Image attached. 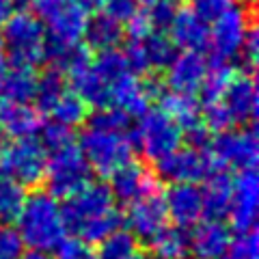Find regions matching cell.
Returning a JSON list of instances; mask_svg holds the SVG:
<instances>
[{
    "instance_id": "6da1fadb",
    "label": "cell",
    "mask_w": 259,
    "mask_h": 259,
    "mask_svg": "<svg viewBox=\"0 0 259 259\" xmlns=\"http://www.w3.org/2000/svg\"><path fill=\"white\" fill-rule=\"evenodd\" d=\"M61 212L67 231L89 246L100 244L123 227V214L117 209V201L104 182H89L84 188L65 199Z\"/></svg>"
},
{
    "instance_id": "7a4b0ae2",
    "label": "cell",
    "mask_w": 259,
    "mask_h": 259,
    "mask_svg": "<svg viewBox=\"0 0 259 259\" xmlns=\"http://www.w3.org/2000/svg\"><path fill=\"white\" fill-rule=\"evenodd\" d=\"M15 229L30 250L50 253L67 238L59 199L46 190H37L24 197V203L15 216Z\"/></svg>"
},
{
    "instance_id": "3957f363",
    "label": "cell",
    "mask_w": 259,
    "mask_h": 259,
    "mask_svg": "<svg viewBox=\"0 0 259 259\" xmlns=\"http://www.w3.org/2000/svg\"><path fill=\"white\" fill-rule=\"evenodd\" d=\"M5 54L11 65H35L44 63L46 48V24L30 11H13L0 30Z\"/></svg>"
},
{
    "instance_id": "277c9868",
    "label": "cell",
    "mask_w": 259,
    "mask_h": 259,
    "mask_svg": "<svg viewBox=\"0 0 259 259\" xmlns=\"http://www.w3.org/2000/svg\"><path fill=\"white\" fill-rule=\"evenodd\" d=\"M130 141L134 151H139L145 160L158 162L166 153L182 147L184 134L175 119H171L164 110L149 108L139 117V123L130 127Z\"/></svg>"
},
{
    "instance_id": "5b68a950",
    "label": "cell",
    "mask_w": 259,
    "mask_h": 259,
    "mask_svg": "<svg viewBox=\"0 0 259 259\" xmlns=\"http://www.w3.org/2000/svg\"><path fill=\"white\" fill-rule=\"evenodd\" d=\"M76 145L82 151L91 171L102 177H110L136 153L130 141V132H104V130L87 127Z\"/></svg>"
},
{
    "instance_id": "8992f818",
    "label": "cell",
    "mask_w": 259,
    "mask_h": 259,
    "mask_svg": "<svg viewBox=\"0 0 259 259\" xmlns=\"http://www.w3.org/2000/svg\"><path fill=\"white\" fill-rule=\"evenodd\" d=\"M89 182H93V171L76 143L54 153H48L44 184L46 192H50L52 197L67 199L80 188H84Z\"/></svg>"
},
{
    "instance_id": "52a82bcc",
    "label": "cell",
    "mask_w": 259,
    "mask_h": 259,
    "mask_svg": "<svg viewBox=\"0 0 259 259\" xmlns=\"http://www.w3.org/2000/svg\"><path fill=\"white\" fill-rule=\"evenodd\" d=\"M207 153L212 158L216 168L223 171H248L255 168L259 158V145H257V130L255 125L242 127V130H225L218 132L209 141Z\"/></svg>"
},
{
    "instance_id": "ba28073f",
    "label": "cell",
    "mask_w": 259,
    "mask_h": 259,
    "mask_svg": "<svg viewBox=\"0 0 259 259\" xmlns=\"http://www.w3.org/2000/svg\"><path fill=\"white\" fill-rule=\"evenodd\" d=\"M0 166L22 188H37L46 177L48 151L41 147L37 136L11 141L0 158Z\"/></svg>"
},
{
    "instance_id": "9c48e42d",
    "label": "cell",
    "mask_w": 259,
    "mask_h": 259,
    "mask_svg": "<svg viewBox=\"0 0 259 259\" xmlns=\"http://www.w3.org/2000/svg\"><path fill=\"white\" fill-rule=\"evenodd\" d=\"M250 26H253L250 11L240 3H236L229 11H225L216 22L209 24L207 48L212 52L209 61H216V63L236 61Z\"/></svg>"
},
{
    "instance_id": "30bf717a",
    "label": "cell",
    "mask_w": 259,
    "mask_h": 259,
    "mask_svg": "<svg viewBox=\"0 0 259 259\" xmlns=\"http://www.w3.org/2000/svg\"><path fill=\"white\" fill-rule=\"evenodd\" d=\"M214 162L207 151L194 147H177L164 158L153 162V175L164 184H201L214 171Z\"/></svg>"
},
{
    "instance_id": "8fae6325",
    "label": "cell",
    "mask_w": 259,
    "mask_h": 259,
    "mask_svg": "<svg viewBox=\"0 0 259 259\" xmlns=\"http://www.w3.org/2000/svg\"><path fill=\"white\" fill-rule=\"evenodd\" d=\"M123 225H127V231L139 242H149L162 227H166L168 214L164 197L160 194V190H153L145 197L132 201V203H127Z\"/></svg>"
},
{
    "instance_id": "7c38bea8",
    "label": "cell",
    "mask_w": 259,
    "mask_h": 259,
    "mask_svg": "<svg viewBox=\"0 0 259 259\" xmlns=\"http://www.w3.org/2000/svg\"><path fill=\"white\" fill-rule=\"evenodd\" d=\"M259 212V180L255 168L240 171L238 177H233V197L229 207V223L236 233L255 229Z\"/></svg>"
},
{
    "instance_id": "4fadbf2b",
    "label": "cell",
    "mask_w": 259,
    "mask_h": 259,
    "mask_svg": "<svg viewBox=\"0 0 259 259\" xmlns=\"http://www.w3.org/2000/svg\"><path fill=\"white\" fill-rule=\"evenodd\" d=\"M207 69L209 59L203 52L182 50L175 54V59L164 69V84L168 87V91L194 95L199 93L201 84H203Z\"/></svg>"
},
{
    "instance_id": "5bb4252c",
    "label": "cell",
    "mask_w": 259,
    "mask_h": 259,
    "mask_svg": "<svg viewBox=\"0 0 259 259\" xmlns=\"http://www.w3.org/2000/svg\"><path fill=\"white\" fill-rule=\"evenodd\" d=\"M257 84L253 74H233L221 104L229 112L233 125H253L257 117Z\"/></svg>"
},
{
    "instance_id": "9a60e30c",
    "label": "cell",
    "mask_w": 259,
    "mask_h": 259,
    "mask_svg": "<svg viewBox=\"0 0 259 259\" xmlns=\"http://www.w3.org/2000/svg\"><path fill=\"white\" fill-rule=\"evenodd\" d=\"M164 205L173 225L190 229L203 218V194L199 184H171L166 188Z\"/></svg>"
},
{
    "instance_id": "2e32d148",
    "label": "cell",
    "mask_w": 259,
    "mask_h": 259,
    "mask_svg": "<svg viewBox=\"0 0 259 259\" xmlns=\"http://www.w3.org/2000/svg\"><path fill=\"white\" fill-rule=\"evenodd\" d=\"M108 188L112 192V197L119 203H132V201L145 197L153 190H158V180L156 175L147 171V166L141 164V162L130 160L127 164H123L121 168H117L110 177Z\"/></svg>"
},
{
    "instance_id": "e0dca14e",
    "label": "cell",
    "mask_w": 259,
    "mask_h": 259,
    "mask_svg": "<svg viewBox=\"0 0 259 259\" xmlns=\"http://www.w3.org/2000/svg\"><path fill=\"white\" fill-rule=\"evenodd\" d=\"M231 227L225 221H201L190 233V253L194 259H221L229 253Z\"/></svg>"
},
{
    "instance_id": "ac0fdd59",
    "label": "cell",
    "mask_w": 259,
    "mask_h": 259,
    "mask_svg": "<svg viewBox=\"0 0 259 259\" xmlns=\"http://www.w3.org/2000/svg\"><path fill=\"white\" fill-rule=\"evenodd\" d=\"M44 119L32 104L9 102L0 97V130L7 134V139H32L37 136Z\"/></svg>"
},
{
    "instance_id": "d6986e66",
    "label": "cell",
    "mask_w": 259,
    "mask_h": 259,
    "mask_svg": "<svg viewBox=\"0 0 259 259\" xmlns=\"http://www.w3.org/2000/svg\"><path fill=\"white\" fill-rule=\"evenodd\" d=\"M168 37L180 50L203 52L209 39V26L192 11V7H180L175 20L168 26Z\"/></svg>"
},
{
    "instance_id": "ffe728a7",
    "label": "cell",
    "mask_w": 259,
    "mask_h": 259,
    "mask_svg": "<svg viewBox=\"0 0 259 259\" xmlns=\"http://www.w3.org/2000/svg\"><path fill=\"white\" fill-rule=\"evenodd\" d=\"M203 216L209 221H225L229 216L231 197H233V177L229 171L214 168L203 180Z\"/></svg>"
},
{
    "instance_id": "44dd1931",
    "label": "cell",
    "mask_w": 259,
    "mask_h": 259,
    "mask_svg": "<svg viewBox=\"0 0 259 259\" xmlns=\"http://www.w3.org/2000/svg\"><path fill=\"white\" fill-rule=\"evenodd\" d=\"M125 39L123 22L115 20L108 13H93L87 20L84 37L82 41L91 52H104V50H115Z\"/></svg>"
},
{
    "instance_id": "7402d4cb",
    "label": "cell",
    "mask_w": 259,
    "mask_h": 259,
    "mask_svg": "<svg viewBox=\"0 0 259 259\" xmlns=\"http://www.w3.org/2000/svg\"><path fill=\"white\" fill-rule=\"evenodd\" d=\"M89 15L74 3H65L52 18H48L46 24V35L50 39L63 44H80L84 37Z\"/></svg>"
},
{
    "instance_id": "603a6c76",
    "label": "cell",
    "mask_w": 259,
    "mask_h": 259,
    "mask_svg": "<svg viewBox=\"0 0 259 259\" xmlns=\"http://www.w3.org/2000/svg\"><path fill=\"white\" fill-rule=\"evenodd\" d=\"M37 71L28 65H11L0 74V97L9 102L30 104L35 100L37 89Z\"/></svg>"
},
{
    "instance_id": "cb8c5ba5",
    "label": "cell",
    "mask_w": 259,
    "mask_h": 259,
    "mask_svg": "<svg viewBox=\"0 0 259 259\" xmlns=\"http://www.w3.org/2000/svg\"><path fill=\"white\" fill-rule=\"evenodd\" d=\"M147 244L153 259H184L190 255V231L177 225H166Z\"/></svg>"
},
{
    "instance_id": "d4e9b609",
    "label": "cell",
    "mask_w": 259,
    "mask_h": 259,
    "mask_svg": "<svg viewBox=\"0 0 259 259\" xmlns=\"http://www.w3.org/2000/svg\"><path fill=\"white\" fill-rule=\"evenodd\" d=\"M160 110H164L168 117L180 123L182 132L201 121V104L190 93H177V91H164L160 95Z\"/></svg>"
},
{
    "instance_id": "484cf974",
    "label": "cell",
    "mask_w": 259,
    "mask_h": 259,
    "mask_svg": "<svg viewBox=\"0 0 259 259\" xmlns=\"http://www.w3.org/2000/svg\"><path fill=\"white\" fill-rule=\"evenodd\" d=\"M67 78L59 69H46L41 76H37V89H35V108L39 112H50L52 106L61 100V95L67 91Z\"/></svg>"
},
{
    "instance_id": "4316f807",
    "label": "cell",
    "mask_w": 259,
    "mask_h": 259,
    "mask_svg": "<svg viewBox=\"0 0 259 259\" xmlns=\"http://www.w3.org/2000/svg\"><path fill=\"white\" fill-rule=\"evenodd\" d=\"M89 110H91V106H89L82 97H80L76 91L67 89V91L61 95V100L52 106L50 115H52V121H56V123L67 125V127L74 130L78 125L87 123L89 115H91Z\"/></svg>"
},
{
    "instance_id": "83f0119b",
    "label": "cell",
    "mask_w": 259,
    "mask_h": 259,
    "mask_svg": "<svg viewBox=\"0 0 259 259\" xmlns=\"http://www.w3.org/2000/svg\"><path fill=\"white\" fill-rule=\"evenodd\" d=\"M141 44L145 50V59H147V65H149V71H164L177 54V48L171 41L166 30H151Z\"/></svg>"
},
{
    "instance_id": "f1b7e54d",
    "label": "cell",
    "mask_w": 259,
    "mask_h": 259,
    "mask_svg": "<svg viewBox=\"0 0 259 259\" xmlns=\"http://www.w3.org/2000/svg\"><path fill=\"white\" fill-rule=\"evenodd\" d=\"M139 244L141 242L121 227L97 244V259H134L139 255Z\"/></svg>"
},
{
    "instance_id": "f546056e",
    "label": "cell",
    "mask_w": 259,
    "mask_h": 259,
    "mask_svg": "<svg viewBox=\"0 0 259 259\" xmlns=\"http://www.w3.org/2000/svg\"><path fill=\"white\" fill-rule=\"evenodd\" d=\"M233 76V69L229 63H216V61H209V69H207V76L201 84L199 93H201V100L199 104H209V102H218L225 93L227 84Z\"/></svg>"
},
{
    "instance_id": "4dcf8cb0",
    "label": "cell",
    "mask_w": 259,
    "mask_h": 259,
    "mask_svg": "<svg viewBox=\"0 0 259 259\" xmlns=\"http://www.w3.org/2000/svg\"><path fill=\"white\" fill-rule=\"evenodd\" d=\"M91 67L95 69V74L100 76L104 82H106L108 89H110V84L115 82V80H119L121 76L130 74L127 63H125V56H123V52H121L119 48H115V50L97 52V56L91 61Z\"/></svg>"
},
{
    "instance_id": "1f68e13d",
    "label": "cell",
    "mask_w": 259,
    "mask_h": 259,
    "mask_svg": "<svg viewBox=\"0 0 259 259\" xmlns=\"http://www.w3.org/2000/svg\"><path fill=\"white\" fill-rule=\"evenodd\" d=\"M24 197H26L24 188L15 184L0 166V223L15 221V216H18L24 203Z\"/></svg>"
},
{
    "instance_id": "d6a6232c",
    "label": "cell",
    "mask_w": 259,
    "mask_h": 259,
    "mask_svg": "<svg viewBox=\"0 0 259 259\" xmlns=\"http://www.w3.org/2000/svg\"><path fill=\"white\" fill-rule=\"evenodd\" d=\"M87 127L93 130H104V132H130L132 127V117H127L123 110L115 106L108 108H97L93 115H89Z\"/></svg>"
},
{
    "instance_id": "836d02e7",
    "label": "cell",
    "mask_w": 259,
    "mask_h": 259,
    "mask_svg": "<svg viewBox=\"0 0 259 259\" xmlns=\"http://www.w3.org/2000/svg\"><path fill=\"white\" fill-rule=\"evenodd\" d=\"M37 141L41 143V147L48 153H54L59 149H65L69 145L76 143V136H74V130L67 127V125H61L56 121H48V123H41L37 132Z\"/></svg>"
},
{
    "instance_id": "e575fe53",
    "label": "cell",
    "mask_w": 259,
    "mask_h": 259,
    "mask_svg": "<svg viewBox=\"0 0 259 259\" xmlns=\"http://www.w3.org/2000/svg\"><path fill=\"white\" fill-rule=\"evenodd\" d=\"M141 11L145 13V18H147L149 26L153 30H168L177 11H180V3L177 0H156L151 7Z\"/></svg>"
},
{
    "instance_id": "d590c367",
    "label": "cell",
    "mask_w": 259,
    "mask_h": 259,
    "mask_svg": "<svg viewBox=\"0 0 259 259\" xmlns=\"http://www.w3.org/2000/svg\"><path fill=\"white\" fill-rule=\"evenodd\" d=\"M26 253L22 236L11 223H0V259H20Z\"/></svg>"
},
{
    "instance_id": "8d00e7d4",
    "label": "cell",
    "mask_w": 259,
    "mask_h": 259,
    "mask_svg": "<svg viewBox=\"0 0 259 259\" xmlns=\"http://www.w3.org/2000/svg\"><path fill=\"white\" fill-rule=\"evenodd\" d=\"M231 259H259V238L255 229L236 233L229 244Z\"/></svg>"
},
{
    "instance_id": "74e56055",
    "label": "cell",
    "mask_w": 259,
    "mask_h": 259,
    "mask_svg": "<svg viewBox=\"0 0 259 259\" xmlns=\"http://www.w3.org/2000/svg\"><path fill=\"white\" fill-rule=\"evenodd\" d=\"M233 5H236V0H192V11L209 26Z\"/></svg>"
},
{
    "instance_id": "f35d334b",
    "label": "cell",
    "mask_w": 259,
    "mask_h": 259,
    "mask_svg": "<svg viewBox=\"0 0 259 259\" xmlns=\"http://www.w3.org/2000/svg\"><path fill=\"white\" fill-rule=\"evenodd\" d=\"M52 259H95L91 246L80 238H65L59 246L54 248Z\"/></svg>"
},
{
    "instance_id": "ab89813d",
    "label": "cell",
    "mask_w": 259,
    "mask_h": 259,
    "mask_svg": "<svg viewBox=\"0 0 259 259\" xmlns=\"http://www.w3.org/2000/svg\"><path fill=\"white\" fill-rule=\"evenodd\" d=\"M259 50V41H257V28L250 26L248 28V35L244 39V44H242V50L238 54V59L242 63V74H253L255 71V65H257V52Z\"/></svg>"
},
{
    "instance_id": "60d3db41",
    "label": "cell",
    "mask_w": 259,
    "mask_h": 259,
    "mask_svg": "<svg viewBox=\"0 0 259 259\" xmlns=\"http://www.w3.org/2000/svg\"><path fill=\"white\" fill-rule=\"evenodd\" d=\"M102 11L125 24L132 15L139 13V3L136 0H102Z\"/></svg>"
},
{
    "instance_id": "b9f144b4",
    "label": "cell",
    "mask_w": 259,
    "mask_h": 259,
    "mask_svg": "<svg viewBox=\"0 0 259 259\" xmlns=\"http://www.w3.org/2000/svg\"><path fill=\"white\" fill-rule=\"evenodd\" d=\"M26 3H28L30 13L37 15L41 22H46L48 18H52L67 0H26Z\"/></svg>"
},
{
    "instance_id": "7bdbcfd3",
    "label": "cell",
    "mask_w": 259,
    "mask_h": 259,
    "mask_svg": "<svg viewBox=\"0 0 259 259\" xmlns=\"http://www.w3.org/2000/svg\"><path fill=\"white\" fill-rule=\"evenodd\" d=\"M74 5H78L87 15H93V13L102 11V0H74Z\"/></svg>"
},
{
    "instance_id": "ee69618b",
    "label": "cell",
    "mask_w": 259,
    "mask_h": 259,
    "mask_svg": "<svg viewBox=\"0 0 259 259\" xmlns=\"http://www.w3.org/2000/svg\"><path fill=\"white\" fill-rule=\"evenodd\" d=\"M13 11H15V0H0V26L9 20Z\"/></svg>"
},
{
    "instance_id": "f6af8a7d",
    "label": "cell",
    "mask_w": 259,
    "mask_h": 259,
    "mask_svg": "<svg viewBox=\"0 0 259 259\" xmlns=\"http://www.w3.org/2000/svg\"><path fill=\"white\" fill-rule=\"evenodd\" d=\"M20 259H52L48 253H41V250H26Z\"/></svg>"
},
{
    "instance_id": "bcb514c9",
    "label": "cell",
    "mask_w": 259,
    "mask_h": 259,
    "mask_svg": "<svg viewBox=\"0 0 259 259\" xmlns=\"http://www.w3.org/2000/svg\"><path fill=\"white\" fill-rule=\"evenodd\" d=\"M7 69V54H5V46H3V37H0V74Z\"/></svg>"
},
{
    "instance_id": "7dc6e473",
    "label": "cell",
    "mask_w": 259,
    "mask_h": 259,
    "mask_svg": "<svg viewBox=\"0 0 259 259\" xmlns=\"http://www.w3.org/2000/svg\"><path fill=\"white\" fill-rule=\"evenodd\" d=\"M7 145H9V139H7V134L0 130V158H3V153L7 149Z\"/></svg>"
},
{
    "instance_id": "c3c4849f",
    "label": "cell",
    "mask_w": 259,
    "mask_h": 259,
    "mask_svg": "<svg viewBox=\"0 0 259 259\" xmlns=\"http://www.w3.org/2000/svg\"><path fill=\"white\" fill-rule=\"evenodd\" d=\"M136 3H139V11H141V9H147V7H151L156 0H136Z\"/></svg>"
},
{
    "instance_id": "681fc988",
    "label": "cell",
    "mask_w": 259,
    "mask_h": 259,
    "mask_svg": "<svg viewBox=\"0 0 259 259\" xmlns=\"http://www.w3.org/2000/svg\"><path fill=\"white\" fill-rule=\"evenodd\" d=\"M134 259H147V257H145V255H141V253H139V255H136Z\"/></svg>"
},
{
    "instance_id": "f907efd6",
    "label": "cell",
    "mask_w": 259,
    "mask_h": 259,
    "mask_svg": "<svg viewBox=\"0 0 259 259\" xmlns=\"http://www.w3.org/2000/svg\"><path fill=\"white\" fill-rule=\"evenodd\" d=\"M221 259H231V257H227V255H225V257H221Z\"/></svg>"
},
{
    "instance_id": "816d5d0a",
    "label": "cell",
    "mask_w": 259,
    "mask_h": 259,
    "mask_svg": "<svg viewBox=\"0 0 259 259\" xmlns=\"http://www.w3.org/2000/svg\"><path fill=\"white\" fill-rule=\"evenodd\" d=\"M67 3H74V0H67Z\"/></svg>"
},
{
    "instance_id": "f5cc1de1",
    "label": "cell",
    "mask_w": 259,
    "mask_h": 259,
    "mask_svg": "<svg viewBox=\"0 0 259 259\" xmlns=\"http://www.w3.org/2000/svg\"><path fill=\"white\" fill-rule=\"evenodd\" d=\"M248 3H253V0H248Z\"/></svg>"
},
{
    "instance_id": "db71d44e",
    "label": "cell",
    "mask_w": 259,
    "mask_h": 259,
    "mask_svg": "<svg viewBox=\"0 0 259 259\" xmlns=\"http://www.w3.org/2000/svg\"><path fill=\"white\" fill-rule=\"evenodd\" d=\"M184 259H188V257H184Z\"/></svg>"
},
{
    "instance_id": "11a10c76",
    "label": "cell",
    "mask_w": 259,
    "mask_h": 259,
    "mask_svg": "<svg viewBox=\"0 0 259 259\" xmlns=\"http://www.w3.org/2000/svg\"><path fill=\"white\" fill-rule=\"evenodd\" d=\"M95 259H97V257H95Z\"/></svg>"
}]
</instances>
